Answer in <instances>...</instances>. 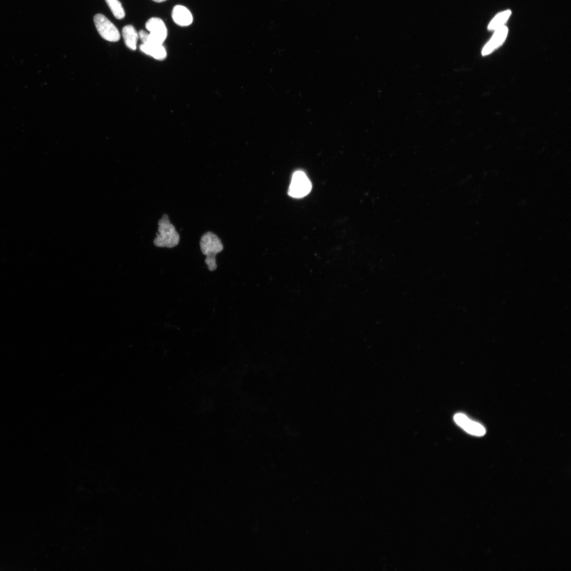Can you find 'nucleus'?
<instances>
[{
	"label": "nucleus",
	"instance_id": "3",
	"mask_svg": "<svg viewBox=\"0 0 571 571\" xmlns=\"http://www.w3.org/2000/svg\"><path fill=\"white\" fill-rule=\"evenodd\" d=\"M150 33L144 30L139 32V37L143 44L162 45L167 37V29L164 22L158 18H152L145 24Z\"/></svg>",
	"mask_w": 571,
	"mask_h": 571
},
{
	"label": "nucleus",
	"instance_id": "2",
	"mask_svg": "<svg viewBox=\"0 0 571 571\" xmlns=\"http://www.w3.org/2000/svg\"><path fill=\"white\" fill-rule=\"evenodd\" d=\"M158 225V234L154 242L155 245L157 247L167 248L177 246L180 241V236L171 223L168 215L162 216Z\"/></svg>",
	"mask_w": 571,
	"mask_h": 571
},
{
	"label": "nucleus",
	"instance_id": "11",
	"mask_svg": "<svg viewBox=\"0 0 571 571\" xmlns=\"http://www.w3.org/2000/svg\"><path fill=\"white\" fill-rule=\"evenodd\" d=\"M512 12L506 10L497 14L493 20L489 24L488 29L489 30H496L503 26L504 24L509 19Z\"/></svg>",
	"mask_w": 571,
	"mask_h": 571
},
{
	"label": "nucleus",
	"instance_id": "7",
	"mask_svg": "<svg viewBox=\"0 0 571 571\" xmlns=\"http://www.w3.org/2000/svg\"><path fill=\"white\" fill-rule=\"evenodd\" d=\"M509 29L504 26L495 30V34L490 41L484 47L482 54L486 56L490 54L498 48L507 37Z\"/></svg>",
	"mask_w": 571,
	"mask_h": 571
},
{
	"label": "nucleus",
	"instance_id": "9",
	"mask_svg": "<svg viewBox=\"0 0 571 571\" xmlns=\"http://www.w3.org/2000/svg\"><path fill=\"white\" fill-rule=\"evenodd\" d=\"M140 50L157 60H164L167 57L165 48L162 45L142 44L140 46Z\"/></svg>",
	"mask_w": 571,
	"mask_h": 571
},
{
	"label": "nucleus",
	"instance_id": "12",
	"mask_svg": "<svg viewBox=\"0 0 571 571\" xmlns=\"http://www.w3.org/2000/svg\"><path fill=\"white\" fill-rule=\"evenodd\" d=\"M105 2L114 17L119 20L125 17L124 10L119 0H105Z\"/></svg>",
	"mask_w": 571,
	"mask_h": 571
},
{
	"label": "nucleus",
	"instance_id": "13",
	"mask_svg": "<svg viewBox=\"0 0 571 571\" xmlns=\"http://www.w3.org/2000/svg\"><path fill=\"white\" fill-rule=\"evenodd\" d=\"M153 1L157 3H161L165 2L167 0H153Z\"/></svg>",
	"mask_w": 571,
	"mask_h": 571
},
{
	"label": "nucleus",
	"instance_id": "6",
	"mask_svg": "<svg viewBox=\"0 0 571 571\" xmlns=\"http://www.w3.org/2000/svg\"><path fill=\"white\" fill-rule=\"evenodd\" d=\"M454 419L459 427L471 435L481 436L486 433L485 429L480 424L471 420L464 414H457Z\"/></svg>",
	"mask_w": 571,
	"mask_h": 571
},
{
	"label": "nucleus",
	"instance_id": "1",
	"mask_svg": "<svg viewBox=\"0 0 571 571\" xmlns=\"http://www.w3.org/2000/svg\"><path fill=\"white\" fill-rule=\"evenodd\" d=\"M200 244L202 253L206 256L205 263L208 270H216L218 267L216 256L224 249L221 240L214 233L207 232L201 237Z\"/></svg>",
	"mask_w": 571,
	"mask_h": 571
},
{
	"label": "nucleus",
	"instance_id": "5",
	"mask_svg": "<svg viewBox=\"0 0 571 571\" xmlns=\"http://www.w3.org/2000/svg\"><path fill=\"white\" fill-rule=\"evenodd\" d=\"M94 22L98 32L104 39L110 42H117L120 39L119 30L105 15L96 14Z\"/></svg>",
	"mask_w": 571,
	"mask_h": 571
},
{
	"label": "nucleus",
	"instance_id": "4",
	"mask_svg": "<svg viewBox=\"0 0 571 571\" xmlns=\"http://www.w3.org/2000/svg\"><path fill=\"white\" fill-rule=\"evenodd\" d=\"M312 188V183L306 174L299 171L292 176L288 194L293 198H302L311 191Z\"/></svg>",
	"mask_w": 571,
	"mask_h": 571
},
{
	"label": "nucleus",
	"instance_id": "10",
	"mask_svg": "<svg viewBox=\"0 0 571 571\" xmlns=\"http://www.w3.org/2000/svg\"><path fill=\"white\" fill-rule=\"evenodd\" d=\"M122 36L126 46L132 51L137 50V44L139 38L136 30L132 25H127L122 29Z\"/></svg>",
	"mask_w": 571,
	"mask_h": 571
},
{
	"label": "nucleus",
	"instance_id": "8",
	"mask_svg": "<svg viewBox=\"0 0 571 571\" xmlns=\"http://www.w3.org/2000/svg\"><path fill=\"white\" fill-rule=\"evenodd\" d=\"M172 15L174 22L179 26H188L193 23L192 13L184 6L180 5L175 6L173 10Z\"/></svg>",
	"mask_w": 571,
	"mask_h": 571
}]
</instances>
